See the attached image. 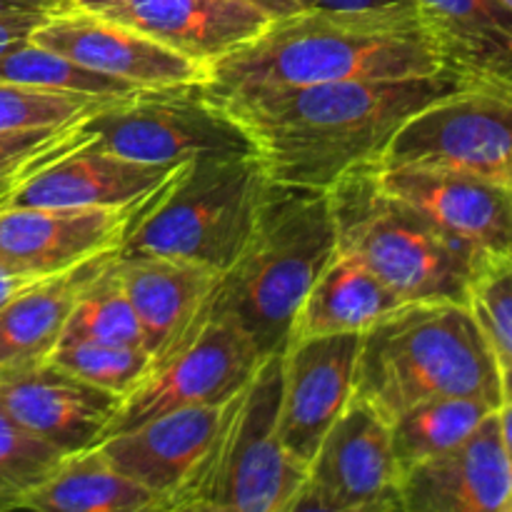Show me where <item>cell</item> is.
Segmentation results:
<instances>
[{
    "label": "cell",
    "instance_id": "cell-18",
    "mask_svg": "<svg viewBox=\"0 0 512 512\" xmlns=\"http://www.w3.org/2000/svg\"><path fill=\"white\" fill-rule=\"evenodd\" d=\"M120 403V395L75 378L50 360L0 378V410L63 455L98 445Z\"/></svg>",
    "mask_w": 512,
    "mask_h": 512
},
{
    "label": "cell",
    "instance_id": "cell-6",
    "mask_svg": "<svg viewBox=\"0 0 512 512\" xmlns=\"http://www.w3.org/2000/svg\"><path fill=\"white\" fill-rule=\"evenodd\" d=\"M280 393L283 353H275L230 398L213 443L168 512H293L308 465L280 440Z\"/></svg>",
    "mask_w": 512,
    "mask_h": 512
},
{
    "label": "cell",
    "instance_id": "cell-33",
    "mask_svg": "<svg viewBox=\"0 0 512 512\" xmlns=\"http://www.w3.org/2000/svg\"><path fill=\"white\" fill-rule=\"evenodd\" d=\"M470 305L495 353L512 358V260H490L470 288Z\"/></svg>",
    "mask_w": 512,
    "mask_h": 512
},
{
    "label": "cell",
    "instance_id": "cell-20",
    "mask_svg": "<svg viewBox=\"0 0 512 512\" xmlns=\"http://www.w3.org/2000/svg\"><path fill=\"white\" fill-rule=\"evenodd\" d=\"M230 400L170 410L100 440L95 448L128 478L163 500V512L213 443Z\"/></svg>",
    "mask_w": 512,
    "mask_h": 512
},
{
    "label": "cell",
    "instance_id": "cell-12",
    "mask_svg": "<svg viewBox=\"0 0 512 512\" xmlns=\"http://www.w3.org/2000/svg\"><path fill=\"white\" fill-rule=\"evenodd\" d=\"M83 68L125 80L140 90L203 83L205 65L145 38L138 30L68 3L45 13L30 35Z\"/></svg>",
    "mask_w": 512,
    "mask_h": 512
},
{
    "label": "cell",
    "instance_id": "cell-22",
    "mask_svg": "<svg viewBox=\"0 0 512 512\" xmlns=\"http://www.w3.org/2000/svg\"><path fill=\"white\" fill-rule=\"evenodd\" d=\"M463 83L512 85V10L503 0H408Z\"/></svg>",
    "mask_w": 512,
    "mask_h": 512
},
{
    "label": "cell",
    "instance_id": "cell-3",
    "mask_svg": "<svg viewBox=\"0 0 512 512\" xmlns=\"http://www.w3.org/2000/svg\"><path fill=\"white\" fill-rule=\"evenodd\" d=\"M355 398L393 420L430 398L503 405L500 360L470 303H405L360 335Z\"/></svg>",
    "mask_w": 512,
    "mask_h": 512
},
{
    "label": "cell",
    "instance_id": "cell-11",
    "mask_svg": "<svg viewBox=\"0 0 512 512\" xmlns=\"http://www.w3.org/2000/svg\"><path fill=\"white\" fill-rule=\"evenodd\" d=\"M400 478L390 423L353 395L310 460L293 512H403Z\"/></svg>",
    "mask_w": 512,
    "mask_h": 512
},
{
    "label": "cell",
    "instance_id": "cell-32",
    "mask_svg": "<svg viewBox=\"0 0 512 512\" xmlns=\"http://www.w3.org/2000/svg\"><path fill=\"white\" fill-rule=\"evenodd\" d=\"M88 118V115H85ZM83 138L80 120L63 128L28 130V133L0 135V200L15 188L30 170L40 168Z\"/></svg>",
    "mask_w": 512,
    "mask_h": 512
},
{
    "label": "cell",
    "instance_id": "cell-37",
    "mask_svg": "<svg viewBox=\"0 0 512 512\" xmlns=\"http://www.w3.org/2000/svg\"><path fill=\"white\" fill-rule=\"evenodd\" d=\"M60 0H0V15L10 13H50L60 8Z\"/></svg>",
    "mask_w": 512,
    "mask_h": 512
},
{
    "label": "cell",
    "instance_id": "cell-8",
    "mask_svg": "<svg viewBox=\"0 0 512 512\" xmlns=\"http://www.w3.org/2000/svg\"><path fill=\"white\" fill-rule=\"evenodd\" d=\"M80 125L90 143L148 165L255 153L238 120L203 83L110 100Z\"/></svg>",
    "mask_w": 512,
    "mask_h": 512
},
{
    "label": "cell",
    "instance_id": "cell-29",
    "mask_svg": "<svg viewBox=\"0 0 512 512\" xmlns=\"http://www.w3.org/2000/svg\"><path fill=\"white\" fill-rule=\"evenodd\" d=\"M110 100L100 95L70 93V90H50L38 85L8 83L0 80V135L28 133V130L63 128V125L83 120Z\"/></svg>",
    "mask_w": 512,
    "mask_h": 512
},
{
    "label": "cell",
    "instance_id": "cell-24",
    "mask_svg": "<svg viewBox=\"0 0 512 512\" xmlns=\"http://www.w3.org/2000/svg\"><path fill=\"white\" fill-rule=\"evenodd\" d=\"M400 305L405 300L368 270V265L345 250H335L295 315L290 343L318 335L365 333Z\"/></svg>",
    "mask_w": 512,
    "mask_h": 512
},
{
    "label": "cell",
    "instance_id": "cell-2",
    "mask_svg": "<svg viewBox=\"0 0 512 512\" xmlns=\"http://www.w3.org/2000/svg\"><path fill=\"white\" fill-rule=\"evenodd\" d=\"M450 73L413 3L305 8L273 18L255 38L205 68L218 98L250 90L343 80H398Z\"/></svg>",
    "mask_w": 512,
    "mask_h": 512
},
{
    "label": "cell",
    "instance_id": "cell-7",
    "mask_svg": "<svg viewBox=\"0 0 512 512\" xmlns=\"http://www.w3.org/2000/svg\"><path fill=\"white\" fill-rule=\"evenodd\" d=\"M268 185L255 153L188 160L140 205L120 250L193 260L223 275L243 253Z\"/></svg>",
    "mask_w": 512,
    "mask_h": 512
},
{
    "label": "cell",
    "instance_id": "cell-35",
    "mask_svg": "<svg viewBox=\"0 0 512 512\" xmlns=\"http://www.w3.org/2000/svg\"><path fill=\"white\" fill-rule=\"evenodd\" d=\"M53 278V275H50ZM40 275H30V273H20V270L8 268V265L0 263V308H3L8 300H13L15 295H20L23 290L33 288L35 283H40Z\"/></svg>",
    "mask_w": 512,
    "mask_h": 512
},
{
    "label": "cell",
    "instance_id": "cell-27",
    "mask_svg": "<svg viewBox=\"0 0 512 512\" xmlns=\"http://www.w3.org/2000/svg\"><path fill=\"white\" fill-rule=\"evenodd\" d=\"M115 255L78 295L63 340H93V343L145 348L140 320L115 270Z\"/></svg>",
    "mask_w": 512,
    "mask_h": 512
},
{
    "label": "cell",
    "instance_id": "cell-19",
    "mask_svg": "<svg viewBox=\"0 0 512 512\" xmlns=\"http://www.w3.org/2000/svg\"><path fill=\"white\" fill-rule=\"evenodd\" d=\"M103 18L118 20L145 38L205 65L240 48L270 23L245 0H73Z\"/></svg>",
    "mask_w": 512,
    "mask_h": 512
},
{
    "label": "cell",
    "instance_id": "cell-9",
    "mask_svg": "<svg viewBox=\"0 0 512 512\" xmlns=\"http://www.w3.org/2000/svg\"><path fill=\"white\" fill-rule=\"evenodd\" d=\"M380 168H443L512 188V85L463 83L410 115Z\"/></svg>",
    "mask_w": 512,
    "mask_h": 512
},
{
    "label": "cell",
    "instance_id": "cell-36",
    "mask_svg": "<svg viewBox=\"0 0 512 512\" xmlns=\"http://www.w3.org/2000/svg\"><path fill=\"white\" fill-rule=\"evenodd\" d=\"M245 3L265 10L270 18H283V15L300 13V10H305V8H313V3H310V0H245Z\"/></svg>",
    "mask_w": 512,
    "mask_h": 512
},
{
    "label": "cell",
    "instance_id": "cell-38",
    "mask_svg": "<svg viewBox=\"0 0 512 512\" xmlns=\"http://www.w3.org/2000/svg\"><path fill=\"white\" fill-rule=\"evenodd\" d=\"M320 8H375V5L400 3V0H310Z\"/></svg>",
    "mask_w": 512,
    "mask_h": 512
},
{
    "label": "cell",
    "instance_id": "cell-4",
    "mask_svg": "<svg viewBox=\"0 0 512 512\" xmlns=\"http://www.w3.org/2000/svg\"><path fill=\"white\" fill-rule=\"evenodd\" d=\"M338 250L328 190L270 183L243 253L220 275L210 308L233 318L260 353H283L295 315Z\"/></svg>",
    "mask_w": 512,
    "mask_h": 512
},
{
    "label": "cell",
    "instance_id": "cell-26",
    "mask_svg": "<svg viewBox=\"0 0 512 512\" xmlns=\"http://www.w3.org/2000/svg\"><path fill=\"white\" fill-rule=\"evenodd\" d=\"M493 410L475 398H430L410 405L390 423V440L400 473L468 438Z\"/></svg>",
    "mask_w": 512,
    "mask_h": 512
},
{
    "label": "cell",
    "instance_id": "cell-13",
    "mask_svg": "<svg viewBox=\"0 0 512 512\" xmlns=\"http://www.w3.org/2000/svg\"><path fill=\"white\" fill-rule=\"evenodd\" d=\"M360 335H318L293 340L283 350L278 433L285 450L303 465H310L328 430L353 400Z\"/></svg>",
    "mask_w": 512,
    "mask_h": 512
},
{
    "label": "cell",
    "instance_id": "cell-28",
    "mask_svg": "<svg viewBox=\"0 0 512 512\" xmlns=\"http://www.w3.org/2000/svg\"><path fill=\"white\" fill-rule=\"evenodd\" d=\"M0 80L23 85H38L50 90H70V93L100 95V98H130L143 93L125 80L108 78L95 70L83 68L75 60L45 48V45L23 40L0 53Z\"/></svg>",
    "mask_w": 512,
    "mask_h": 512
},
{
    "label": "cell",
    "instance_id": "cell-16",
    "mask_svg": "<svg viewBox=\"0 0 512 512\" xmlns=\"http://www.w3.org/2000/svg\"><path fill=\"white\" fill-rule=\"evenodd\" d=\"M143 203L130 208L0 205V263L40 278L78 268L95 255L120 250Z\"/></svg>",
    "mask_w": 512,
    "mask_h": 512
},
{
    "label": "cell",
    "instance_id": "cell-14",
    "mask_svg": "<svg viewBox=\"0 0 512 512\" xmlns=\"http://www.w3.org/2000/svg\"><path fill=\"white\" fill-rule=\"evenodd\" d=\"M380 183L483 260H512V188L443 168H380Z\"/></svg>",
    "mask_w": 512,
    "mask_h": 512
},
{
    "label": "cell",
    "instance_id": "cell-41",
    "mask_svg": "<svg viewBox=\"0 0 512 512\" xmlns=\"http://www.w3.org/2000/svg\"><path fill=\"white\" fill-rule=\"evenodd\" d=\"M503 3H505V5H508V8L512 10V0H503Z\"/></svg>",
    "mask_w": 512,
    "mask_h": 512
},
{
    "label": "cell",
    "instance_id": "cell-1",
    "mask_svg": "<svg viewBox=\"0 0 512 512\" xmlns=\"http://www.w3.org/2000/svg\"><path fill=\"white\" fill-rule=\"evenodd\" d=\"M458 85L453 73L343 80L250 90L220 103L245 130L270 183L330 190L360 165L380 163L405 120Z\"/></svg>",
    "mask_w": 512,
    "mask_h": 512
},
{
    "label": "cell",
    "instance_id": "cell-5",
    "mask_svg": "<svg viewBox=\"0 0 512 512\" xmlns=\"http://www.w3.org/2000/svg\"><path fill=\"white\" fill-rule=\"evenodd\" d=\"M328 193L338 250L368 265L400 300L470 303V288L488 260L388 193L378 163L360 165Z\"/></svg>",
    "mask_w": 512,
    "mask_h": 512
},
{
    "label": "cell",
    "instance_id": "cell-31",
    "mask_svg": "<svg viewBox=\"0 0 512 512\" xmlns=\"http://www.w3.org/2000/svg\"><path fill=\"white\" fill-rule=\"evenodd\" d=\"M63 458L0 410V512L23 508L25 498Z\"/></svg>",
    "mask_w": 512,
    "mask_h": 512
},
{
    "label": "cell",
    "instance_id": "cell-25",
    "mask_svg": "<svg viewBox=\"0 0 512 512\" xmlns=\"http://www.w3.org/2000/svg\"><path fill=\"white\" fill-rule=\"evenodd\" d=\"M35 512H163V500L120 473L98 448L65 455L25 498Z\"/></svg>",
    "mask_w": 512,
    "mask_h": 512
},
{
    "label": "cell",
    "instance_id": "cell-10",
    "mask_svg": "<svg viewBox=\"0 0 512 512\" xmlns=\"http://www.w3.org/2000/svg\"><path fill=\"white\" fill-rule=\"evenodd\" d=\"M265 355L248 333L210 303L183 340L130 390L110 420L105 438L155 415L195 405H220L255 375Z\"/></svg>",
    "mask_w": 512,
    "mask_h": 512
},
{
    "label": "cell",
    "instance_id": "cell-21",
    "mask_svg": "<svg viewBox=\"0 0 512 512\" xmlns=\"http://www.w3.org/2000/svg\"><path fill=\"white\" fill-rule=\"evenodd\" d=\"M115 270L138 315L153 363L188 335L220 280L218 270L193 260L123 250L115 255Z\"/></svg>",
    "mask_w": 512,
    "mask_h": 512
},
{
    "label": "cell",
    "instance_id": "cell-39",
    "mask_svg": "<svg viewBox=\"0 0 512 512\" xmlns=\"http://www.w3.org/2000/svg\"><path fill=\"white\" fill-rule=\"evenodd\" d=\"M498 415H500V428H503L505 453H508V463H510V473H512V403L503 400V405L498 408Z\"/></svg>",
    "mask_w": 512,
    "mask_h": 512
},
{
    "label": "cell",
    "instance_id": "cell-17",
    "mask_svg": "<svg viewBox=\"0 0 512 512\" xmlns=\"http://www.w3.org/2000/svg\"><path fill=\"white\" fill-rule=\"evenodd\" d=\"M403 512H512V473L498 410L453 448L400 478Z\"/></svg>",
    "mask_w": 512,
    "mask_h": 512
},
{
    "label": "cell",
    "instance_id": "cell-34",
    "mask_svg": "<svg viewBox=\"0 0 512 512\" xmlns=\"http://www.w3.org/2000/svg\"><path fill=\"white\" fill-rule=\"evenodd\" d=\"M43 18H45V13L0 15V53L8 48H13V45L23 43V40H28Z\"/></svg>",
    "mask_w": 512,
    "mask_h": 512
},
{
    "label": "cell",
    "instance_id": "cell-15",
    "mask_svg": "<svg viewBox=\"0 0 512 512\" xmlns=\"http://www.w3.org/2000/svg\"><path fill=\"white\" fill-rule=\"evenodd\" d=\"M180 165H148L123 158L90 143L83 130L78 143L20 178L15 188L0 200V205L130 208L163 188Z\"/></svg>",
    "mask_w": 512,
    "mask_h": 512
},
{
    "label": "cell",
    "instance_id": "cell-40",
    "mask_svg": "<svg viewBox=\"0 0 512 512\" xmlns=\"http://www.w3.org/2000/svg\"><path fill=\"white\" fill-rule=\"evenodd\" d=\"M500 360V375H503V400L512 403V358L498 355Z\"/></svg>",
    "mask_w": 512,
    "mask_h": 512
},
{
    "label": "cell",
    "instance_id": "cell-42",
    "mask_svg": "<svg viewBox=\"0 0 512 512\" xmlns=\"http://www.w3.org/2000/svg\"><path fill=\"white\" fill-rule=\"evenodd\" d=\"M60 3H63V5H68V3H73V0H60Z\"/></svg>",
    "mask_w": 512,
    "mask_h": 512
},
{
    "label": "cell",
    "instance_id": "cell-30",
    "mask_svg": "<svg viewBox=\"0 0 512 512\" xmlns=\"http://www.w3.org/2000/svg\"><path fill=\"white\" fill-rule=\"evenodd\" d=\"M48 360L75 378L120 398H125L153 365V355L143 345H110L93 340H60Z\"/></svg>",
    "mask_w": 512,
    "mask_h": 512
},
{
    "label": "cell",
    "instance_id": "cell-23",
    "mask_svg": "<svg viewBox=\"0 0 512 512\" xmlns=\"http://www.w3.org/2000/svg\"><path fill=\"white\" fill-rule=\"evenodd\" d=\"M118 250L45 278L0 308V378L35 368L63 340L75 300Z\"/></svg>",
    "mask_w": 512,
    "mask_h": 512
}]
</instances>
